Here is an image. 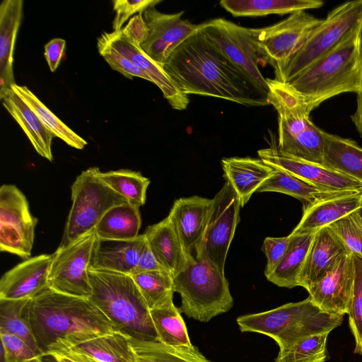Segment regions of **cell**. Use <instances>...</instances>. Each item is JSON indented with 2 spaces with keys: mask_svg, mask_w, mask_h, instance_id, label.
<instances>
[{
  "mask_svg": "<svg viewBox=\"0 0 362 362\" xmlns=\"http://www.w3.org/2000/svg\"><path fill=\"white\" fill-rule=\"evenodd\" d=\"M144 235L158 261L173 278L187 266L189 257L167 216L163 221L146 228Z\"/></svg>",
  "mask_w": 362,
  "mask_h": 362,
  "instance_id": "26",
  "label": "cell"
},
{
  "mask_svg": "<svg viewBox=\"0 0 362 362\" xmlns=\"http://www.w3.org/2000/svg\"><path fill=\"white\" fill-rule=\"evenodd\" d=\"M99 171L98 167L89 168L82 171L73 182L72 204L59 246L66 245L94 230L112 207L128 203L100 178Z\"/></svg>",
  "mask_w": 362,
  "mask_h": 362,
  "instance_id": "9",
  "label": "cell"
},
{
  "mask_svg": "<svg viewBox=\"0 0 362 362\" xmlns=\"http://www.w3.org/2000/svg\"><path fill=\"white\" fill-rule=\"evenodd\" d=\"M354 281L349 325L355 339L354 354H362V258L352 254Z\"/></svg>",
  "mask_w": 362,
  "mask_h": 362,
  "instance_id": "41",
  "label": "cell"
},
{
  "mask_svg": "<svg viewBox=\"0 0 362 362\" xmlns=\"http://www.w3.org/2000/svg\"><path fill=\"white\" fill-rule=\"evenodd\" d=\"M122 32L131 41L141 46L147 39L148 30L142 13L134 15L122 28Z\"/></svg>",
  "mask_w": 362,
  "mask_h": 362,
  "instance_id": "47",
  "label": "cell"
},
{
  "mask_svg": "<svg viewBox=\"0 0 362 362\" xmlns=\"http://www.w3.org/2000/svg\"><path fill=\"white\" fill-rule=\"evenodd\" d=\"M97 48L99 54L113 70L119 72L129 79H132V78L135 76L152 83L151 78L142 70L109 45L99 39L97 40Z\"/></svg>",
  "mask_w": 362,
  "mask_h": 362,
  "instance_id": "44",
  "label": "cell"
},
{
  "mask_svg": "<svg viewBox=\"0 0 362 362\" xmlns=\"http://www.w3.org/2000/svg\"><path fill=\"white\" fill-rule=\"evenodd\" d=\"M11 88L33 110L54 137L76 149H83L87 145L84 139L60 120L27 86L16 83Z\"/></svg>",
  "mask_w": 362,
  "mask_h": 362,
  "instance_id": "36",
  "label": "cell"
},
{
  "mask_svg": "<svg viewBox=\"0 0 362 362\" xmlns=\"http://www.w3.org/2000/svg\"><path fill=\"white\" fill-rule=\"evenodd\" d=\"M155 271L169 272L156 258L146 240L144 248L134 274Z\"/></svg>",
  "mask_w": 362,
  "mask_h": 362,
  "instance_id": "49",
  "label": "cell"
},
{
  "mask_svg": "<svg viewBox=\"0 0 362 362\" xmlns=\"http://www.w3.org/2000/svg\"><path fill=\"white\" fill-rule=\"evenodd\" d=\"M240 207L238 194L226 180L212 199L206 229L194 255L205 259L223 274L228 251L240 221Z\"/></svg>",
  "mask_w": 362,
  "mask_h": 362,
  "instance_id": "11",
  "label": "cell"
},
{
  "mask_svg": "<svg viewBox=\"0 0 362 362\" xmlns=\"http://www.w3.org/2000/svg\"><path fill=\"white\" fill-rule=\"evenodd\" d=\"M100 178L127 202L136 206H143L150 180L139 172L127 169L98 173Z\"/></svg>",
  "mask_w": 362,
  "mask_h": 362,
  "instance_id": "38",
  "label": "cell"
},
{
  "mask_svg": "<svg viewBox=\"0 0 362 362\" xmlns=\"http://www.w3.org/2000/svg\"><path fill=\"white\" fill-rule=\"evenodd\" d=\"M58 362H98L86 354L73 349H67L51 354Z\"/></svg>",
  "mask_w": 362,
  "mask_h": 362,
  "instance_id": "50",
  "label": "cell"
},
{
  "mask_svg": "<svg viewBox=\"0 0 362 362\" xmlns=\"http://www.w3.org/2000/svg\"><path fill=\"white\" fill-rule=\"evenodd\" d=\"M323 165L346 175L362 183V147L350 139L325 131Z\"/></svg>",
  "mask_w": 362,
  "mask_h": 362,
  "instance_id": "28",
  "label": "cell"
},
{
  "mask_svg": "<svg viewBox=\"0 0 362 362\" xmlns=\"http://www.w3.org/2000/svg\"><path fill=\"white\" fill-rule=\"evenodd\" d=\"M97 235L95 229L52 254L48 288L68 296L89 298L92 286L88 275Z\"/></svg>",
  "mask_w": 362,
  "mask_h": 362,
  "instance_id": "10",
  "label": "cell"
},
{
  "mask_svg": "<svg viewBox=\"0 0 362 362\" xmlns=\"http://www.w3.org/2000/svg\"><path fill=\"white\" fill-rule=\"evenodd\" d=\"M163 69L185 94L214 97L246 107L270 104L262 91L200 29L172 53Z\"/></svg>",
  "mask_w": 362,
  "mask_h": 362,
  "instance_id": "1",
  "label": "cell"
},
{
  "mask_svg": "<svg viewBox=\"0 0 362 362\" xmlns=\"http://www.w3.org/2000/svg\"><path fill=\"white\" fill-rule=\"evenodd\" d=\"M207 37L264 93L269 94L267 80L259 69L262 60L255 28L237 25L217 18L199 24Z\"/></svg>",
  "mask_w": 362,
  "mask_h": 362,
  "instance_id": "12",
  "label": "cell"
},
{
  "mask_svg": "<svg viewBox=\"0 0 362 362\" xmlns=\"http://www.w3.org/2000/svg\"><path fill=\"white\" fill-rule=\"evenodd\" d=\"M343 316L322 310L308 297L270 310L238 317L237 323L243 332L270 337L281 350L309 337L329 333L341 324Z\"/></svg>",
  "mask_w": 362,
  "mask_h": 362,
  "instance_id": "5",
  "label": "cell"
},
{
  "mask_svg": "<svg viewBox=\"0 0 362 362\" xmlns=\"http://www.w3.org/2000/svg\"><path fill=\"white\" fill-rule=\"evenodd\" d=\"M291 241L288 235L282 238L267 237L264 240L262 250L267 257L264 275L268 276L278 266L284 257Z\"/></svg>",
  "mask_w": 362,
  "mask_h": 362,
  "instance_id": "46",
  "label": "cell"
},
{
  "mask_svg": "<svg viewBox=\"0 0 362 362\" xmlns=\"http://www.w3.org/2000/svg\"><path fill=\"white\" fill-rule=\"evenodd\" d=\"M220 5L235 17L293 14L324 5L320 0H222Z\"/></svg>",
  "mask_w": 362,
  "mask_h": 362,
  "instance_id": "29",
  "label": "cell"
},
{
  "mask_svg": "<svg viewBox=\"0 0 362 362\" xmlns=\"http://www.w3.org/2000/svg\"><path fill=\"white\" fill-rule=\"evenodd\" d=\"M30 320L40 356L117 332L88 298L62 294L49 288L31 299Z\"/></svg>",
  "mask_w": 362,
  "mask_h": 362,
  "instance_id": "2",
  "label": "cell"
},
{
  "mask_svg": "<svg viewBox=\"0 0 362 362\" xmlns=\"http://www.w3.org/2000/svg\"><path fill=\"white\" fill-rule=\"evenodd\" d=\"M348 253L351 252L328 226L317 230L298 277V286L308 290Z\"/></svg>",
  "mask_w": 362,
  "mask_h": 362,
  "instance_id": "21",
  "label": "cell"
},
{
  "mask_svg": "<svg viewBox=\"0 0 362 362\" xmlns=\"http://www.w3.org/2000/svg\"><path fill=\"white\" fill-rule=\"evenodd\" d=\"M92 295L88 298L129 338L158 341L150 309L130 275L89 268Z\"/></svg>",
  "mask_w": 362,
  "mask_h": 362,
  "instance_id": "4",
  "label": "cell"
},
{
  "mask_svg": "<svg viewBox=\"0 0 362 362\" xmlns=\"http://www.w3.org/2000/svg\"><path fill=\"white\" fill-rule=\"evenodd\" d=\"M354 281L353 256L348 253L307 291L312 301L320 309L344 315L349 311Z\"/></svg>",
  "mask_w": 362,
  "mask_h": 362,
  "instance_id": "17",
  "label": "cell"
},
{
  "mask_svg": "<svg viewBox=\"0 0 362 362\" xmlns=\"http://www.w3.org/2000/svg\"><path fill=\"white\" fill-rule=\"evenodd\" d=\"M129 340L136 362H211L194 346L174 347L160 341Z\"/></svg>",
  "mask_w": 362,
  "mask_h": 362,
  "instance_id": "34",
  "label": "cell"
},
{
  "mask_svg": "<svg viewBox=\"0 0 362 362\" xmlns=\"http://www.w3.org/2000/svg\"><path fill=\"white\" fill-rule=\"evenodd\" d=\"M161 0H114L113 10L115 11L112 21L113 31L122 29L124 23L134 15L143 13L149 7L156 6Z\"/></svg>",
  "mask_w": 362,
  "mask_h": 362,
  "instance_id": "45",
  "label": "cell"
},
{
  "mask_svg": "<svg viewBox=\"0 0 362 362\" xmlns=\"http://www.w3.org/2000/svg\"><path fill=\"white\" fill-rule=\"evenodd\" d=\"M322 21L303 11L272 25L255 28L257 45L264 64L274 68L288 60Z\"/></svg>",
  "mask_w": 362,
  "mask_h": 362,
  "instance_id": "14",
  "label": "cell"
},
{
  "mask_svg": "<svg viewBox=\"0 0 362 362\" xmlns=\"http://www.w3.org/2000/svg\"><path fill=\"white\" fill-rule=\"evenodd\" d=\"M31 299H0V329L25 341L40 356L30 320Z\"/></svg>",
  "mask_w": 362,
  "mask_h": 362,
  "instance_id": "37",
  "label": "cell"
},
{
  "mask_svg": "<svg viewBox=\"0 0 362 362\" xmlns=\"http://www.w3.org/2000/svg\"><path fill=\"white\" fill-rule=\"evenodd\" d=\"M221 165L226 180L230 182L238 194L241 207L247 203L274 170L259 158H224L221 160Z\"/></svg>",
  "mask_w": 362,
  "mask_h": 362,
  "instance_id": "25",
  "label": "cell"
},
{
  "mask_svg": "<svg viewBox=\"0 0 362 362\" xmlns=\"http://www.w3.org/2000/svg\"><path fill=\"white\" fill-rule=\"evenodd\" d=\"M37 218L24 194L14 185L0 187V250L30 258Z\"/></svg>",
  "mask_w": 362,
  "mask_h": 362,
  "instance_id": "13",
  "label": "cell"
},
{
  "mask_svg": "<svg viewBox=\"0 0 362 362\" xmlns=\"http://www.w3.org/2000/svg\"><path fill=\"white\" fill-rule=\"evenodd\" d=\"M328 335L329 333L313 335L281 349L274 362H325Z\"/></svg>",
  "mask_w": 362,
  "mask_h": 362,
  "instance_id": "40",
  "label": "cell"
},
{
  "mask_svg": "<svg viewBox=\"0 0 362 362\" xmlns=\"http://www.w3.org/2000/svg\"><path fill=\"white\" fill-rule=\"evenodd\" d=\"M356 102V110L351 116V119L360 136L362 138V93L357 95Z\"/></svg>",
  "mask_w": 362,
  "mask_h": 362,
  "instance_id": "51",
  "label": "cell"
},
{
  "mask_svg": "<svg viewBox=\"0 0 362 362\" xmlns=\"http://www.w3.org/2000/svg\"><path fill=\"white\" fill-rule=\"evenodd\" d=\"M142 14L148 35L141 47L162 66L178 46L199 29V25L182 18L183 11L165 13L152 6Z\"/></svg>",
  "mask_w": 362,
  "mask_h": 362,
  "instance_id": "15",
  "label": "cell"
},
{
  "mask_svg": "<svg viewBox=\"0 0 362 362\" xmlns=\"http://www.w3.org/2000/svg\"><path fill=\"white\" fill-rule=\"evenodd\" d=\"M351 254L362 258V232L352 213L328 226Z\"/></svg>",
  "mask_w": 362,
  "mask_h": 362,
  "instance_id": "43",
  "label": "cell"
},
{
  "mask_svg": "<svg viewBox=\"0 0 362 362\" xmlns=\"http://www.w3.org/2000/svg\"><path fill=\"white\" fill-rule=\"evenodd\" d=\"M70 349L98 362H136L129 337L119 332L99 336Z\"/></svg>",
  "mask_w": 362,
  "mask_h": 362,
  "instance_id": "33",
  "label": "cell"
},
{
  "mask_svg": "<svg viewBox=\"0 0 362 362\" xmlns=\"http://www.w3.org/2000/svg\"><path fill=\"white\" fill-rule=\"evenodd\" d=\"M267 80L269 103L278 115V148L296 158L323 165L324 130L310 119L308 105L287 83Z\"/></svg>",
  "mask_w": 362,
  "mask_h": 362,
  "instance_id": "6",
  "label": "cell"
},
{
  "mask_svg": "<svg viewBox=\"0 0 362 362\" xmlns=\"http://www.w3.org/2000/svg\"><path fill=\"white\" fill-rule=\"evenodd\" d=\"M286 83L310 111L341 93H362V35L349 37Z\"/></svg>",
  "mask_w": 362,
  "mask_h": 362,
  "instance_id": "3",
  "label": "cell"
},
{
  "mask_svg": "<svg viewBox=\"0 0 362 362\" xmlns=\"http://www.w3.org/2000/svg\"><path fill=\"white\" fill-rule=\"evenodd\" d=\"M36 362H58L52 354H45L40 356Z\"/></svg>",
  "mask_w": 362,
  "mask_h": 362,
  "instance_id": "53",
  "label": "cell"
},
{
  "mask_svg": "<svg viewBox=\"0 0 362 362\" xmlns=\"http://www.w3.org/2000/svg\"><path fill=\"white\" fill-rule=\"evenodd\" d=\"M98 39L109 45L147 74L161 90L171 107L177 110L187 107L189 103L188 95L180 90L162 66L145 53L141 46L127 37L122 30L104 32Z\"/></svg>",
  "mask_w": 362,
  "mask_h": 362,
  "instance_id": "18",
  "label": "cell"
},
{
  "mask_svg": "<svg viewBox=\"0 0 362 362\" xmlns=\"http://www.w3.org/2000/svg\"><path fill=\"white\" fill-rule=\"evenodd\" d=\"M362 35V0L344 2L331 11L288 60L274 67V80L287 83L349 37Z\"/></svg>",
  "mask_w": 362,
  "mask_h": 362,
  "instance_id": "8",
  "label": "cell"
},
{
  "mask_svg": "<svg viewBox=\"0 0 362 362\" xmlns=\"http://www.w3.org/2000/svg\"><path fill=\"white\" fill-rule=\"evenodd\" d=\"M139 207L129 203L112 207L95 228L98 239L129 240L137 238L141 225Z\"/></svg>",
  "mask_w": 362,
  "mask_h": 362,
  "instance_id": "30",
  "label": "cell"
},
{
  "mask_svg": "<svg viewBox=\"0 0 362 362\" xmlns=\"http://www.w3.org/2000/svg\"><path fill=\"white\" fill-rule=\"evenodd\" d=\"M1 100L4 108L25 132L36 152L52 162V142L54 137L53 134L44 126L33 110L12 88Z\"/></svg>",
  "mask_w": 362,
  "mask_h": 362,
  "instance_id": "27",
  "label": "cell"
},
{
  "mask_svg": "<svg viewBox=\"0 0 362 362\" xmlns=\"http://www.w3.org/2000/svg\"><path fill=\"white\" fill-rule=\"evenodd\" d=\"M149 309L173 300V278L168 272H147L132 276Z\"/></svg>",
  "mask_w": 362,
  "mask_h": 362,
  "instance_id": "39",
  "label": "cell"
},
{
  "mask_svg": "<svg viewBox=\"0 0 362 362\" xmlns=\"http://www.w3.org/2000/svg\"><path fill=\"white\" fill-rule=\"evenodd\" d=\"M362 207V192L346 191L303 207V216L291 234L315 232Z\"/></svg>",
  "mask_w": 362,
  "mask_h": 362,
  "instance_id": "22",
  "label": "cell"
},
{
  "mask_svg": "<svg viewBox=\"0 0 362 362\" xmlns=\"http://www.w3.org/2000/svg\"><path fill=\"white\" fill-rule=\"evenodd\" d=\"M23 0H3L0 4V99L16 84L13 51L23 14Z\"/></svg>",
  "mask_w": 362,
  "mask_h": 362,
  "instance_id": "24",
  "label": "cell"
},
{
  "mask_svg": "<svg viewBox=\"0 0 362 362\" xmlns=\"http://www.w3.org/2000/svg\"><path fill=\"white\" fill-rule=\"evenodd\" d=\"M352 216L362 232V207L353 212Z\"/></svg>",
  "mask_w": 362,
  "mask_h": 362,
  "instance_id": "52",
  "label": "cell"
},
{
  "mask_svg": "<svg viewBox=\"0 0 362 362\" xmlns=\"http://www.w3.org/2000/svg\"><path fill=\"white\" fill-rule=\"evenodd\" d=\"M212 199L197 195L175 201L168 216L189 257L199 247L208 221Z\"/></svg>",
  "mask_w": 362,
  "mask_h": 362,
  "instance_id": "20",
  "label": "cell"
},
{
  "mask_svg": "<svg viewBox=\"0 0 362 362\" xmlns=\"http://www.w3.org/2000/svg\"><path fill=\"white\" fill-rule=\"evenodd\" d=\"M257 192H276L300 200L303 206L346 191H329L312 185L284 170L274 168L272 175L260 186Z\"/></svg>",
  "mask_w": 362,
  "mask_h": 362,
  "instance_id": "32",
  "label": "cell"
},
{
  "mask_svg": "<svg viewBox=\"0 0 362 362\" xmlns=\"http://www.w3.org/2000/svg\"><path fill=\"white\" fill-rule=\"evenodd\" d=\"M52 255L42 254L19 263L0 280V299H32L48 288Z\"/></svg>",
  "mask_w": 362,
  "mask_h": 362,
  "instance_id": "19",
  "label": "cell"
},
{
  "mask_svg": "<svg viewBox=\"0 0 362 362\" xmlns=\"http://www.w3.org/2000/svg\"><path fill=\"white\" fill-rule=\"evenodd\" d=\"M1 362H36L40 356L21 338L0 329Z\"/></svg>",
  "mask_w": 362,
  "mask_h": 362,
  "instance_id": "42",
  "label": "cell"
},
{
  "mask_svg": "<svg viewBox=\"0 0 362 362\" xmlns=\"http://www.w3.org/2000/svg\"><path fill=\"white\" fill-rule=\"evenodd\" d=\"M257 154L272 168L287 172L320 188L329 191L362 192V183L355 179L323 165L283 153L275 144L259 150Z\"/></svg>",
  "mask_w": 362,
  "mask_h": 362,
  "instance_id": "16",
  "label": "cell"
},
{
  "mask_svg": "<svg viewBox=\"0 0 362 362\" xmlns=\"http://www.w3.org/2000/svg\"><path fill=\"white\" fill-rule=\"evenodd\" d=\"M158 341L174 347H191L187 327L173 301L150 310Z\"/></svg>",
  "mask_w": 362,
  "mask_h": 362,
  "instance_id": "35",
  "label": "cell"
},
{
  "mask_svg": "<svg viewBox=\"0 0 362 362\" xmlns=\"http://www.w3.org/2000/svg\"><path fill=\"white\" fill-rule=\"evenodd\" d=\"M66 41L62 38H53L45 45L44 55L49 70L54 72L58 68L62 59Z\"/></svg>",
  "mask_w": 362,
  "mask_h": 362,
  "instance_id": "48",
  "label": "cell"
},
{
  "mask_svg": "<svg viewBox=\"0 0 362 362\" xmlns=\"http://www.w3.org/2000/svg\"><path fill=\"white\" fill-rule=\"evenodd\" d=\"M315 233L289 234L288 247L274 271L267 276V280L280 287L298 286V277Z\"/></svg>",
  "mask_w": 362,
  "mask_h": 362,
  "instance_id": "31",
  "label": "cell"
},
{
  "mask_svg": "<svg viewBox=\"0 0 362 362\" xmlns=\"http://www.w3.org/2000/svg\"><path fill=\"white\" fill-rule=\"evenodd\" d=\"M173 290L181 296L180 310L202 322L229 311L234 303L225 274L202 257L189 259L173 277Z\"/></svg>",
  "mask_w": 362,
  "mask_h": 362,
  "instance_id": "7",
  "label": "cell"
},
{
  "mask_svg": "<svg viewBox=\"0 0 362 362\" xmlns=\"http://www.w3.org/2000/svg\"><path fill=\"white\" fill-rule=\"evenodd\" d=\"M146 244L144 234L129 240L97 238L90 268L132 276Z\"/></svg>",
  "mask_w": 362,
  "mask_h": 362,
  "instance_id": "23",
  "label": "cell"
}]
</instances>
